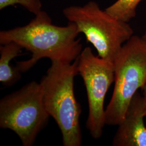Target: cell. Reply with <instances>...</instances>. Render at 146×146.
Returning <instances> with one entry per match:
<instances>
[{
	"label": "cell",
	"instance_id": "1",
	"mask_svg": "<svg viewBox=\"0 0 146 146\" xmlns=\"http://www.w3.org/2000/svg\"><path fill=\"white\" fill-rule=\"evenodd\" d=\"M78 28L69 22L65 26L52 23L46 11H40L27 25L0 31V44L14 42L31 53L29 59L16 62L21 73L26 72L43 58L52 61L72 63L82 51Z\"/></svg>",
	"mask_w": 146,
	"mask_h": 146
},
{
	"label": "cell",
	"instance_id": "13",
	"mask_svg": "<svg viewBox=\"0 0 146 146\" xmlns=\"http://www.w3.org/2000/svg\"></svg>",
	"mask_w": 146,
	"mask_h": 146
},
{
	"label": "cell",
	"instance_id": "11",
	"mask_svg": "<svg viewBox=\"0 0 146 146\" xmlns=\"http://www.w3.org/2000/svg\"><path fill=\"white\" fill-rule=\"evenodd\" d=\"M142 91H143V97L145 101V107H146V82L145 84L144 85L143 87L142 88Z\"/></svg>",
	"mask_w": 146,
	"mask_h": 146
},
{
	"label": "cell",
	"instance_id": "4",
	"mask_svg": "<svg viewBox=\"0 0 146 146\" xmlns=\"http://www.w3.org/2000/svg\"><path fill=\"white\" fill-rule=\"evenodd\" d=\"M63 14L73 22L78 33L96 50L98 56L114 62L123 45L133 35L128 23L119 20L102 10L94 1L84 5H71L63 9Z\"/></svg>",
	"mask_w": 146,
	"mask_h": 146
},
{
	"label": "cell",
	"instance_id": "7",
	"mask_svg": "<svg viewBox=\"0 0 146 146\" xmlns=\"http://www.w3.org/2000/svg\"><path fill=\"white\" fill-rule=\"evenodd\" d=\"M146 107L137 92L131 101L123 120L113 140L114 146H146Z\"/></svg>",
	"mask_w": 146,
	"mask_h": 146
},
{
	"label": "cell",
	"instance_id": "8",
	"mask_svg": "<svg viewBox=\"0 0 146 146\" xmlns=\"http://www.w3.org/2000/svg\"><path fill=\"white\" fill-rule=\"evenodd\" d=\"M22 48L14 42H9L0 46V82L6 87L15 84L21 78V72L16 66L11 64L13 59L20 56Z\"/></svg>",
	"mask_w": 146,
	"mask_h": 146
},
{
	"label": "cell",
	"instance_id": "9",
	"mask_svg": "<svg viewBox=\"0 0 146 146\" xmlns=\"http://www.w3.org/2000/svg\"><path fill=\"white\" fill-rule=\"evenodd\" d=\"M143 0H117L105 9L116 19L128 23L136 15V8Z\"/></svg>",
	"mask_w": 146,
	"mask_h": 146
},
{
	"label": "cell",
	"instance_id": "6",
	"mask_svg": "<svg viewBox=\"0 0 146 146\" xmlns=\"http://www.w3.org/2000/svg\"><path fill=\"white\" fill-rule=\"evenodd\" d=\"M78 74L86 87L88 116L86 127L92 137L99 139L106 125L104 100L114 82V63L94 54L90 47H86L78 57Z\"/></svg>",
	"mask_w": 146,
	"mask_h": 146
},
{
	"label": "cell",
	"instance_id": "2",
	"mask_svg": "<svg viewBox=\"0 0 146 146\" xmlns=\"http://www.w3.org/2000/svg\"><path fill=\"white\" fill-rule=\"evenodd\" d=\"M78 74V58L72 63L52 61L40 82L45 108L61 131L63 146L82 144L81 108L74 90V78Z\"/></svg>",
	"mask_w": 146,
	"mask_h": 146
},
{
	"label": "cell",
	"instance_id": "10",
	"mask_svg": "<svg viewBox=\"0 0 146 146\" xmlns=\"http://www.w3.org/2000/svg\"><path fill=\"white\" fill-rule=\"evenodd\" d=\"M16 5H21L34 15L42 11V3L40 0H0V9L2 10Z\"/></svg>",
	"mask_w": 146,
	"mask_h": 146
},
{
	"label": "cell",
	"instance_id": "5",
	"mask_svg": "<svg viewBox=\"0 0 146 146\" xmlns=\"http://www.w3.org/2000/svg\"><path fill=\"white\" fill-rule=\"evenodd\" d=\"M50 116L40 83L31 81L0 100V127L13 131L23 146H33Z\"/></svg>",
	"mask_w": 146,
	"mask_h": 146
},
{
	"label": "cell",
	"instance_id": "3",
	"mask_svg": "<svg viewBox=\"0 0 146 146\" xmlns=\"http://www.w3.org/2000/svg\"><path fill=\"white\" fill-rule=\"evenodd\" d=\"M113 63L114 87L105 110L106 125L120 124L133 96L146 84V41L133 35L121 48Z\"/></svg>",
	"mask_w": 146,
	"mask_h": 146
},
{
	"label": "cell",
	"instance_id": "12",
	"mask_svg": "<svg viewBox=\"0 0 146 146\" xmlns=\"http://www.w3.org/2000/svg\"><path fill=\"white\" fill-rule=\"evenodd\" d=\"M142 37V38L146 41V31H145V34L143 35V36Z\"/></svg>",
	"mask_w": 146,
	"mask_h": 146
}]
</instances>
